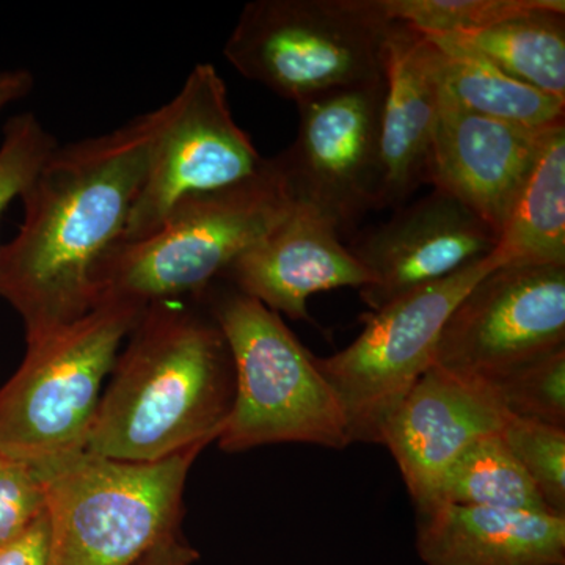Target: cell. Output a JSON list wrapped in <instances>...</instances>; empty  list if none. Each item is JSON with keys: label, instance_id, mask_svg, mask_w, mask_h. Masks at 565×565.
I'll return each instance as SVG.
<instances>
[{"label": "cell", "instance_id": "30", "mask_svg": "<svg viewBox=\"0 0 565 565\" xmlns=\"http://www.w3.org/2000/svg\"><path fill=\"white\" fill-rule=\"evenodd\" d=\"M3 462H6V460L0 459V463H3Z\"/></svg>", "mask_w": 565, "mask_h": 565}, {"label": "cell", "instance_id": "22", "mask_svg": "<svg viewBox=\"0 0 565 565\" xmlns=\"http://www.w3.org/2000/svg\"><path fill=\"white\" fill-rule=\"evenodd\" d=\"M552 0H377L388 22L408 25L424 35L482 31Z\"/></svg>", "mask_w": 565, "mask_h": 565}, {"label": "cell", "instance_id": "19", "mask_svg": "<svg viewBox=\"0 0 565 565\" xmlns=\"http://www.w3.org/2000/svg\"><path fill=\"white\" fill-rule=\"evenodd\" d=\"M426 39L440 92L449 102L525 128L545 129L564 121L565 103L514 79L470 47L445 36Z\"/></svg>", "mask_w": 565, "mask_h": 565}, {"label": "cell", "instance_id": "21", "mask_svg": "<svg viewBox=\"0 0 565 565\" xmlns=\"http://www.w3.org/2000/svg\"><path fill=\"white\" fill-rule=\"evenodd\" d=\"M440 504L552 514L500 434L478 438L457 457L438 490Z\"/></svg>", "mask_w": 565, "mask_h": 565}, {"label": "cell", "instance_id": "6", "mask_svg": "<svg viewBox=\"0 0 565 565\" xmlns=\"http://www.w3.org/2000/svg\"><path fill=\"white\" fill-rule=\"evenodd\" d=\"M143 310L104 299L77 321L28 340L24 362L0 388V459L33 467L87 448L104 379Z\"/></svg>", "mask_w": 565, "mask_h": 565}, {"label": "cell", "instance_id": "20", "mask_svg": "<svg viewBox=\"0 0 565 565\" xmlns=\"http://www.w3.org/2000/svg\"><path fill=\"white\" fill-rule=\"evenodd\" d=\"M438 36L479 52L514 79L565 103L564 0H552L482 31Z\"/></svg>", "mask_w": 565, "mask_h": 565}, {"label": "cell", "instance_id": "5", "mask_svg": "<svg viewBox=\"0 0 565 565\" xmlns=\"http://www.w3.org/2000/svg\"><path fill=\"white\" fill-rule=\"evenodd\" d=\"M202 297L228 341L234 363L233 407L217 438L222 451L275 444L340 451L351 446L343 412L316 356L280 315L228 282H212Z\"/></svg>", "mask_w": 565, "mask_h": 565}, {"label": "cell", "instance_id": "14", "mask_svg": "<svg viewBox=\"0 0 565 565\" xmlns=\"http://www.w3.org/2000/svg\"><path fill=\"white\" fill-rule=\"evenodd\" d=\"M552 128H525L473 114L440 92L427 182L462 203L498 236Z\"/></svg>", "mask_w": 565, "mask_h": 565}, {"label": "cell", "instance_id": "16", "mask_svg": "<svg viewBox=\"0 0 565 565\" xmlns=\"http://www.w3.org/2000/svg\"><path fill=\"white\" fill-rule=\"evenodd\" d=\"M440 85L424 33L392 22L384 50L381 188L375 210L401 207L429 177Z\"/></svg>", "mask_w": 565, "mask_h": 565}, {"label": "cell", "instance_id": "17", "mask_svg": "<svg viewBox=\"0 0 565 565\" xmlns=\"http://www.w3.org/2000/svg\"><path fill=\"white\" fill-rule=\"evenodd\" d=\"M426 565H565V516L440 504L418 514Z\"/></svg>", "mask_w": 565, "mask_h": 565}, {"label": "cell", "instance_id": "29", "mask_svg": "<svg viewBox=\"0 0 565 565\" xmlns=\"http://www.w3.org/2000/svg\"><path fill=\"white\" fill-rule=\"evenodd\" d=\"M33 76L28 70H0V111L31 93Z\"/></svg>", "mask_w": 565, "mask_h": 565}, {"label": "cell", "instance_id": "9", "mask_svg": "<svg viewBox=\"0 0 565 565\" xmlns=\"http://www.w3.org/2000/svg\"><path fill=\"white\" fill-rule=\"evenodd\" d=\"M266 163L234 120L221 74L211 63L193 66L180 93L161 107L147 177L121 243L150 236L181 200L250 180Z\"/></svg>", "mask_w": 565, "mask_h": 565}, {"label": "cell", "instance_id": "1", "mask_svg": "<svg viewBox=\"0 0 565 565\" xmlns=\"http://www.w3.org/2000/svg\"><path fill=\"white\" fill-rule=\"evenodd\" d=\"M159 122L156 109L55 148L21 193L24 222L0 247V297L21 315L28 340L98 307L96 270L121 243Z\"/></svg>", "mask_w": 565, "mask_h": 565}, {"label": "cell", "instance_id": "8", "mask_svg": "<svg viewBox=\"0 0 565 565\" xmlns=\"http://www.w3.org/2000/svg\"><path fill=\"white\" fill-rule=\"evenodd\" d=\"M489 256L364 316L352 344L316 364L333 390L352 444L382 445L390 419L435 363L449 316L497 270Z\"/></svg>", "mask_w": 565, "mask_h": 565}, {"label": "cell", "instance_id": "26", "mask_svg": "<svg viewBox=\"0 0 565 565\" xmlns=\"http://www.w3.org/2000/svg\"><path fill=\"white\" fill-rule=\"evenodd\" d=\"M46 511L43 487L29 465L0 463V544Z\"/></svg>", "mask_w": 565, "mask_h": 565}, {"label": "cell", "instance_id": "3", "mask_svg": "<svg viewBox=\"0 0 565 565\" xmlns=\"http://www.w3.org/2000/svg\"><path fill=\"white\" fill-rule=\"evenodd\" d=\"M280 159L222 191L188 196L143 239L120 243L95 275L104 299L147 305L199 297L292 210Z\"/></svg>", "mask_w": 565, "mask_h": 565}, {"label": "cell", "instance_id": "10", "mask_svg": "<svg viewBox=\"0 0 565 565\" xmlns=\"http://www.w3.org/2000/svg\"><path fill=\"white\" fill-rule=\"evenodd\" d=\"M565 348V267H501L449 316L435 366L481 381Z\"/></svg>", "mask_w": 565, "mask_h": 565}, {"label": "cell", "instance_id": "18", "mask_svg": "<svg viewBox=\"0 0 565 565\" xmlns=\"http://www.w3.org/2000/svg\"><path fill=\"white\" fill-rule=\"evenodd\" d=\"M490 258L498 269L565 267V121L546 134Z\"/></svg>", "mask_w": 565, "mask_h": 565}, {"label": "cell", "instance_id": "7", "mask_svg": "<svg viewBox=\"0 0 565 565\" xmlns=\"http://www.w3.org/2000/svg\"><path fill=\"white\" fill-rule=\"evenodd\" d=\"M390 24L377 0H255L223 55L245 79L299 106L384 81Z\"/></svg>", "mask_w": 565, "mask_h": 565}, {"label": "cell", "instance_id": "15", "mask_svg": "<svg viewBox=\"0 0 565 565\" xmlns=\"http://www.w3.org/2000/svg\"><path fill=\"white\" fill-rule=\"evenodd\" d=\"M236 291L292 321H311L308 299L340 288L363 289L371 275L337 228L308 204L292 210L221 277Z\"/></svg>", "mask_w": 565, "mask_h": 565}, {"label": "cell", "instance_id": "2", "mask_svg": "<svg viewBox=\"0 0 565 565\" xmlns=\"http://www.w3.org/2000/svg\"><path fill=\"white\" fill-rule=\"evenodd\" d=\"M145 307L111 367L87 451L158 462L217 440L234 401L228 341L203 297Z\"/></svg>", "mask_w": 565, "mask_h": 565}, {"label": "cell", "instance_id": "23", "mask_svg": "<svg viewBox=\"0 0 565 565\" xmlns=\"http://www.w3.org/2000/svg\"><path fill=\"white\" fill-rule=\"evenodd\" d=\"M487 384L492 386L505 414L565 429V348Z\"/></svg>", "mask_w": 565, "mask_h": 565}, {"label": "cell", "instance_id": "27", "mask_svg": "<svg viewBox=\"0 0 565 565\" xmlns=\"http://www.w3.org/2000/svg\"><path fill=\"white\" fill-rule=\"evenodd\" d=\"M51 523L43 514L20 534L0 544V565H50Z\"/></svg>", "mask_w": 565, "mask_h": 565}, {"label": "cell", "instance_id": "13", "mask_svg": "<svg viewBox=\"0 0 565 565\" xmlns=\"http://www.w3.org/2000/svg\"><path fill=\"white\" fill-rule=\"evenodd\" d=\"M508 414L492 386L434 366L405 396L384 434L416 512L438 503L446 471L478 438L500 434Z\"/></svg>", "mask_w": 565, "mask_h": 565}, {"label": "cell", "instance_id": "11", "mask_svg": "<svg viewBox=\"0 0 565 565\" xmlns=\"http://www.w3.org/2000/svg\"><path fill=\"white\" fill-rule=\"evenodd\" d=\"M382 104L384 81L299 104L296 140L278 156L294 200L340 236L377 204Z\"/></svg>", "mask_w": 565, "mask_h": 565}, {"label": "cell", "instance_id": "25", "mask_svg": "<svg viewBox=\"0 0 565 565\" xmlns=\"http://www.w3.org/2000/svg\"><path fill=\"white\" fill-rule=\"evenodd\" d=\"M57 140L33 114L10 118L0 145V217L25 191L41 166L57 148Z\"/></svg>", "mask_w": 565, "mask_h": 565}, {"label": "cell", "instance_id": "28", "mask_svg": "<svg viewBox=\"0 0 565 565\" xmlns=\"http://www.w3.org/2000/svg\"><path fill=\"white\" fill-rule=\"evenodd\" d=\"M199 553L181 541L180 533H177L152 546L150 552L134 565H193Z\"/></svg>", "mask_w": 565, "mask_h": 565}, {"label": "cell", "instance_id": "24", "mask_svg": "<svg viewBox=\"0 0 565 565\" xmlns=\"http://www.w3.org/2000/svg\"><path fill=\"white\" fill-rule=\"evenodd\" d=\"M500 435L552 514L565 516L564 427L509 415Z\"/></svg>", "mask_w": 565, "mask_h": 565}, {"label": "cell", "instance_id": "12", "mask_svg": "<svg viewBox=\"0 0 565 565\" xmlns=\"http://www.w3.org/2000/svg\"><path fill=\"white\" fill-rule=\"evenodd\" d=\"M497 239V233L462 203L434 191L397 207L388 222L364 234L349 250L371 275L360 296L371 311H377L486 258Z\"/></svg>", "mask_w": 565, "mask_h": 565}, {"label": "cell", "instance_id": "4", "mask_svg": "<svg viewBox=\"0 0 565 565\" xmlns=\"http://www.w3.org/2000/svg\"><path fill=\"white\" fill-rule=\"evenodd\" d=\"M203 449L145 463L84 449L33 465L50 515V565H134L180 533L185 481Z\"/></svg>", "mask_w": 565, "mask_h": 565}]
</instances>
